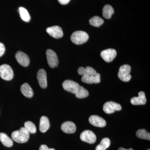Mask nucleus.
I'll list each match as a JSON object with an SVG mask.
<instances>
[{
    "mask_svg": "<svg viewBox=\"0 0 150 150\" xmlns=\"http://www.w3.org/2000/svg\"><path fill=\"white\" fill-rule=\"evenodd\" d=\"M24 127L29 134H35L36 132V128L34 123L30 121H28L24 123Z\"/></svg>",
    "mask_w": 150,
    "mask_h": 150,
    "instance_id": "obj_27",
    "label": "nucleus"
},
{
    "mask_svg": "<svg viewBox=\"0 0 150 150\" xmlns=\"http://www.w3.org/2000/svg\"><path fill=\"white\" fill-rule=\"evenodd\" d=\"M50 123L48 117L43 116L40 119L39 129L40 132L45 133L50 128Z\"/></svg>",
    "mask_w": 150,
    "mask_h": 150,
    "instance_id": "obj_19",
    "label": "nucleus"
},
{
    "mask_svg": "<svg viewBox=\"0 0 150 150\" xmlns=\"http://www.w3.org/2000/svg\"><path fill=\"white\" fill-rule=\"evenodd\" d=\"M59 2L62 5H66L69 2L70 0H58Z\"/></svg>",
    "mask_w": 150,
    "mask_h": 150,
    "instance_id": "obj_30",
    "label": "nucleus"
},
{
    "mask_svg": "<svg viewBox=\"0 0 150 150\" xmlns=\"http://www.w3.org/2000/svg\"><path fill=\"white\" fill-rule=\"evenodd\" d=\"M62 86L65 90L75 94L80 86L78 83L70 80L65 81L62 83Z\"/></svg>",
    "mask_w": 150,
    "mask_h": 150,
    "instance_id": "obj_7",
    "label": "nucleus"
},
{
    "mask_svg": "<svg viewBox=\"0 0 150 150\" xmlns=\"http://www.w3.org/2000/svg\"><path fill=\"white\" fill-rule=\"evenodd\" d=\"M80 139L83 142L93 144L96 142V137L93 131L90 130H85L81 134Z\"/></svg>",
    "mask_w": 150,
    "mask_h": 150,
    "instance_id": "obj_9",
    "label": "nucleus"
},
{
    "mask_svg": "<svg viewBox=\"0 0 150 150\" xmlns=\"http://www.w3.org/2000/svg\"><path fill=\"white\" fill-rule=\"evenodd\" d=\"M29 132L25 127H21L18 130L14 131L12 133L11 137L15 142L18 143H25L29 139Z\"/></svg>",
    "mask_w": 150,
    "mask_h": 150,
    "instance_id": "obj_1",
    "label": "nucleus"
},
{
    "mask_svg": "<svg viewBox=\"0 0 150 150\" xmlns=\"http://www.w3.org/2000/svg\"><path fill=\"white\" fill-rule=\"evenodd\" d=\"M89 22L91 25L94 27H98L103 24L104 20L99 16H95L91 18Z\"/></svg>",
    "mask_w": 150,
    "mask_h": 150,
    "instance_id": "obj_24",
    "label": "nucleus"
},
{
    "mask_svg": "<svg viewBox=\"0 0 150 150\" xmlns=\"http://www.w3.org/2000/svg\"><path fill=\"white\" fill-rule=\"evenodd\" d=\"M14 76L13 70L9 65L3 64L0 66V77L6 81L11 80Z\"/></svg>",
    "mask_w": 150,
    "mask_h": 150,
    "instance_id": "obj_4",
    "label": "nucleus"
},
{
    "mask_svg": "<svg viewBox=\"0 0 150 150\" xmlns=\"http://www.w3.org/2000/svg\"><path fill=\"white\" fill-rule=\"evenodd\" d=\"M146 102L145 93L144 92L140 91L139 93V96L134 97L131 100V104L134 105H145Z\"/></svg>",
    "mask_w": 150,
    "mask_h": 150,
    "instance_id": "obj_16",
    "label": "nucleus"
},
{
    "mask_svg": "<svg viewBox=\"0 0 150 150\" xmlns=\"http://www.w3.org/2000/svg\"><path fill=\"white\" fill-rule=\"evenodd\" d=\"M16 58L19 64L23 67H27L29 64V57L27 54L22 51L17 52L16 54Z\"/></svg>",
    "mask_w": 150,
    "mask_h": 150,
    "instance_id": "obj_11",
    "label": "nucleus"
},
{
    "mask_svg": "<svg viewBox=\"0 0 150 150\" xmlns=\"http://www.w3.org/2000/svg\"><path fill=\"white\" fill-rule=\"evenodd\" d=\"M89 121L93 126L100 128L104 127L106 125V122L105 120L102 117H100L98 115H91L89 118Z\"/></svg>",
    "mask_w": 150,
    "mask_h": 150,
    "instance_id": "obj_12",
    "label": "nucleus"
},
{
    "mask_svg": "<svg viewBox=\"0 0 150 150\" xmlns=\"http://www.w3.org/2000/svg\"><path fill=\"white\" fill-rule=\"evenodd\" d=\"M76 96L79 98H83L88 96V91L82 86H80L78 91L75 94Z\"/></svg>",
    "mask_w": 150,
    "mask_h": 150,
    "instance_id": "obj_26",
    "label": "nucleus"
},
{
    "mask_svg": "<svg viewBox=\"0 0 150 150\" xmlns=\"http://www.w3.org/2000/svg\"><path fill=\"white\" fill-rule=\"evenodd\" d=\"M78 73L82 76H94L96 75L97 72L94 69L91 67H87L86 68L81 67L78 69Z\"/></svg>",
    "mask_w": 150,
    "mask_h": 150,
    "instance_id": "obj_17",
    "label": "nucleus"
},
{
    "mask_svg": "<svg viewBox=\"0 0 150 150\" xmlns=\"http://www.w3.org/2000/svg\"><path fill=\"white\" fill-rule=\"evenodd\" d=\"M47 62L51 68L57 67L59 65V59L56 53L51 49H48L46 52Z\"/></svg>",
    "mask_w": 150,
    "mask_h": 150,
    "instance_id": "obj_5",
    "label": "nucleus"
},
{
    "mask_svg": "<svg viewBox=\"0 0 150 150\" xmlns=\"http://www.w3.org/2000/svg\"><path fill=\"white\" fill-rule=\"evenodd\" d=\"M0 141L4 146L8 147H11L13 145L12 139L4 133H0Z\"/></svg>",
    "mask_w": 150,
    "mask_h": 150,
    "instance_id": "obj_20",
    "label": "nucleus"
},
{
    "mask_svg": "<svg viewBox=\"0 0 150 150\" xmlns=\"http://www.w3.org/2000/svg\"><path fill=\"white\" fill-rule=\"evenodd\" d=\"M39 150H55L54 149H50L46 145H42L40 146Z\"/></svg>",
    "mask_w": 150,
    "mask_h": 150,
    "instance_id": "obj_29",
    "label": "nucleus"
},
{
    "mask_svg": "<svg viewBox=\"0 0 150 150\" xmlns=\"http://www.w3.org/2000/svg\"><path fill=\"white\" fill-rule=\"evenodd\" d=\"M37 77L39 85L42 88L47 87V74L45 70L40 69L37 73Z\"/></svg>",
    "mask_w": 150,
    "mask_h": 150,
    "instance_id": "obj_13",
    "label": "nucleus"
},
{
    "mask_svg": "<svg viewBox=\"0 0 150 150\" xmlns=\"http://www.w3.org/2000/svg\"><path fill=\"white\" fill-rule=\"evenodd\" d=\"M61 129L66 134H73L76 132V127L74 123L71 121H67L62 123Z\"/></svg>",
    "mask_w": 150,
    "mask_h": 150,
    "instance_id": "obj_14",
    "label": "nucleus"
},
{
    "mask_svg": "<svg viewBox=\"0 0 150 150\" xmlns=\"http://www.w3.org/2000/svg\"><path fill=\"white\" fill-rule=\"evenodd\" d=\"M147 150H150V149H148Z\"/></svg>",
    "mask_w": 150,
    "mask_h": 150,
    "instance_id": "obj_32",
    "label": "nucleus"
},
{
    "mask_svg": "<svg viewBox=\"0 0 150 150\" xmlns=\"http://www.w3.org/2000/svg\"><path fill=\"white\" fill-rule=\"evenodd\" d=\"M110 141L108 138H105L101 140L99 145L97 146L96 150H105L109 147Z\"/></svg>",
    "mask_w": 150,
    "mask_h": 150,
    "instance_id": "obj_23",
    "label": "nucleus"
},
{
    "mask_svg": "<svg viewBox=\"0 0 150 150\" xmlns=\"http://www.w3.org/2000/svg\"><path fill=\"white\" fill-rule=\"evenodd\" d=\"M5 47L3 43L0 42V57L3 56L5 52Z\"/></svg>",
    "mask_w": 150,
    "mask_h": 150,
    "instance_id": "obj_28",
    "label": "nucleus"
},
{
    "mask_svg": "<svg viewBox=\"0 0 150 150\" xmlns=\"http://www.w3.org/2000/svg\"><path fill=\"white\" fill-rule=\"evenodd\" d=\"M118 150H134L133 149H131V148H130V149H124V148L120 147L119 148V149H118Z\"/></svg>",
    "mask_w": 150,
    "mask_h": 150,
    "instance_id": "obj_31",
    "label": "nucleus"
},
{
    "mask_svg": "<svg viewBox=\"0 0 150 150\" xmlns=\"http://www.w3.org/2000/svg\"><path fill=\"white\" fill-rule=\"evenodd\" d=\"M18 11L21 18L23 21L25 22H28L30 21V16L26 9L23 7H20L19 8Z\"/></svg>",
    "mask_w": 150,
    "mask_h": 150,
    "instance_id": "obj_22",
    "label": "nucleus"
},
{
    "mask_svg": "<svg viewBox=\"0 0 150 150\" xmlns=\"http://www.w3.org/2000/svg\"><path fill=\"white\" fill-rule=\"evenodd\" d=\"M136 136L138 138L143 139L150 140V134L145 129H142L138 130L136 132Z\"/></svg>",
    "mask_w": 150,
    "mask_h": 150,
    "instance_id": "obj_25",
    "label": "nucleus"
},
{
    "mask_svg": "<svg viewBox=\"0 0 150 150\" xmlns=\"http://www.w3.org/2000/svg\"><path fill=\"white\" fill-rule=\"evenodd\" d=\"M82 81L88 84L98 83L100 82V75L98 73L94 76H83Z\"/></svg>",
    "mask_w": 150,
    "mask_h": 150,
    "instance_id": "obj_15",
    "label": "nucleus"
},
{
    "mask_svg": "<svg viewBox=\"0 0 150 150\" xmlns=\"http://www.w3.org/2000/svg\"><path fill=\"white\" fill-rule=\"evenodd\" d=\"M21 91L25 96L28 98H31L33 96V90L28 83H24L22 85Z\"/></svg>",
    "mask_w": 150,
    "mask_h": 150,
    "instance_id": "obj_18",
    "label": "nucleus"
},
{
    "mask_svg": "<svg viewBox=\"0 0 150 150\" xmlns=\"http://www.w3.org/2000/svg\"><path fill=\"white\" fill-rule=\"evenodd\" d=\"M131 67L129 65L125 64L121 66L119 68L118 77L121 81L127 82L131 80Z\"/></svg>",
    "mask_w": 150,
    "mask_h": 150,
    "instance_id": "obj_3",
    "label": "nucleus"
},
{
    "mask_svg": "<svg viewBox=\"0 0 150 150\" xmlns=\"http://www.w3.org/2000/svg\"><path fill=\"white\" fill-rule=\"evenodd\" d=\"M122 109L121 105L119 103L113 101H108L105 103L103 110L107 114H110L116 111H120Z\"/></svg>",
    "mask_w": 150,
    "mask_h": 150,
    "instance_id": "obj_6",
    "label": "nucleus"
},
{
    "mask_svg": "<svg viewBox=\"0 0 150 150\" xmlns=\"http://www.w3.org/2000/svg\"><path fill=\"white\" fill-rule=\"evenodd\" d=\"M89 35L85 31L78 30L73 33L71 36L72 42L76 45H81L85 43L88 40Z\"/></svg>",
    "mask_w": 150,
    "mask_h": 150,
    "instance_id": "obj_2",
    "label": "nucleus"
},
{
    "mask_svg": "<svg viewBox=\"0 0 150 150\" xmlns=\"http://www.w3.org/2000/svg\"><path fill=\"white\" fill-rule=\"evenodd\" d=\"M117 55V52L115 49L112 48L105 49L100 53L101 58L107 63L112 62Z\"/></svg>",
    "mask_w": 150,
    "mask_h": 150,
    "instance_id": "obj_8",
    "label": "nucleus"
},
{
    "mask_svg": "<svg viewBox=\"0 0 150 150\" xmlns=\"http://www.w3.org/2000/svg\"><path fill=\"white\" fill-rule=\"evenodd\" d=\"M48 34L54 38H60L63 36L64 33L62 28L58 25L48 27L46 30Z\"/></svg>",
    "mask_w": 150,
    "mask_h": 150,
    "instance_id": "obj_10",
    "label": "nucleus"
},
{
    "mask_svg": "<svg viewBox=\"0 0 150 150\" xmlns=\"http://www.w3.org/2000/svg\"><path fill=\"white\" fill-rule=\"evenodd\" d=\"M114 9L109 5H106L103 8V15L105 18L109 19L114 13Z\"/></svg>",
    "mask_w": 150,
    "mask_h": 150,
    "instance_id": "obj_21",
    "label": "nucleus"
}]
</instances>
